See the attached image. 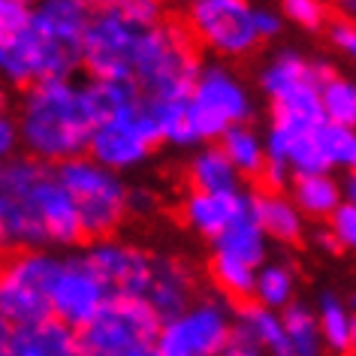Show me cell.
Listing matches in <instances>:
<instances>
[{"instance_id":"1","label":"cell","mask_w":356,"mask_h":356,"mask_svg":"<svg viewBox=\"0 0 356 356\" xmlns=\"http://www.w3.org/2000/svg\"><path fill=\"white\" fill-rule=\"evenodd\" d=\"M82 220L55 169L15 157L0 169V257L13 251H70Z\"/></svg>"},{"instance_id":"2","label":"cell","mask_w":356,"mask_h":356,"mask_svg":"<svg viewBox=\"0 0 356 356\" xmlns=\"http://www.w3.org/2000/svg\"><path fill=\"white\" fill-rule=\"evenodd\" d=\"M13 124L22 157L58 169L82 157L94 130L85 103V88L70 79H40L28 85L13 103Z\"/></svg>"},{"instance_id":"3","label":"cell","mask_w":356,"mask_h":356,"mask_svg":"<svg viewBox=\"0 0 356 356\" xmlns=\"http://www.w3.org/2000/svg\"><path fill=\"white\" fill-rule=\"evenodd\" d=\"M197 51H209L211 60L238 64L263 49L278 46L287 24L278 6L251 0H193L184 6L181 19Z\"/></svg>"},{"instance_id":"4","label":"cell","mask_w":356,"mask_h":356,"mask_svg":"<svg viewBox=\"0 0 356 356\" xmlns=\"http://www.w3.org/2000/svg\"><path fill=\"white\" fill-rule=\"evenodd\" d=\"M166 10L154 0H106L94 3L82 33L79 67L88 70L94 82L130 85L133 51L151 24H157Z\"/></svg>"},{"instance_id":"5","label":"cell","mask_w":356,"mask_h":356,"mask_svg":"<svg viewBox=\"0 0 356 356\" xmlns=\"http://www.w3.org/2000/svg\"><path fill=\"white\" fill-rule=\"evenodd\" d=\"M200 64V51L184 24L172 15H163L157 24L142 31L133 51L130 85L142 103L184 100Z\"/></svg>"},{"instance_id":"6","label":"cell","mask_w":356,"mask_h":356,"mask_svg":"<svg viewBox=\"0 0 356 356\" xmlns=\"http://www.w3.org/2000/svg\"><path fill=\"white\" fill-rule=\"evenodd\" d=\"M257 109L260 103H257L251 79L238 67L220 64V60L200 64L191 91L184 94V112H188L197 145L218 142L227 130L242 127V124H254Z\"/></svg>"},{"instance_id":"7","label":"cell","mask_w":356,"mask_h":356,"mask_svg":"<svg viewBox=\"0 0 356 356\" xmlns=\"http://www.w3.org/2000/svg\"><path fill=\"white\" fill-rule=\"evenodd\" d=\"M82 220L85 238L118 236L130 224V178H121L109 169L97 166L91 157H76L55 169Z\"/></svg>"},{"instance_id":"8","label":"cell","mask_w":356,"mask_h":356,"mask_svg":"<svg viewBox=\"0 0 356 356\" xmlns=\"http://www.w3.org/2000/svg\"><path fill=\"white\" fill-rule=\"evenodd\" d=\"M160 139L154 133V124L148 118L145 103L136 100L94 124L85 157H91L97 166L109 169L115 175L130 178L154 163Z\"/></svg>"},{"instance_id":"9","label":"cell","mask_w":356,"mask_h":356,"mask_svg":"<svg viewBox=\"0 0 356 356\" xmlns=\"http://www.w3.org/2000/svg\"><path fill=\"white\" fill-rule=\"evenodd\" d=\"M233 341V305L215 293H202L178 314L160 320L151 350L154 356H224Z\"/></svg>"},{"instance_id":"10","label":"cell","mask_w":356,"mask_h":356,"mask_svg":"<svg viewBox=\"0 0 356 356\" xmlns=\"http://www.w3.org/2000/svg\"><path fill=\"white\" fill-rule=\"evenodd\" d=\"M269 248L272 245L251 220V211L242 220H236L227 233H220L215 242H209L206 275L215 287V296L229 302V305L236 302V308L251 302L254 275L269 260Z\"/></svg>"},{"instance_id":"11","label":"cell","mask_w":356,"mask_h":356,"mask_svg":"<svg viewBox=\"0 0 356 356\" xmlns=\"http://www.w3.org/2000/svg\"><path fill=\"white\" fill-rule=\"evenodd\" d=\"M91 15L85 0H40L31 3V33L40 79H70L79 70L82 33Z\"/></svg>"},{"instance_id":"12","label":"cell","mask_w":356,"mask_h":356,"mask_svg":"<svg viewBox=\"0 0 356 356\" xmlns=\"http://www.w3.org/2000/svg\"><path fill=\"white\" fill-rule=\"evenodd\" d=\"M60 254L13 251L0 257V320L24 326L49 317V290Z\"/></svg>"},{"instance_id":"13","label":"cell","mask_w":356,"mask_h":356,"mask_svg":"<svg viewBox=\"0 0 356 356\" xmlns=\"http://www.w3.org/2000/svg\"><path fill=\"white\" fill-rule=\"evenodd\" d=\"M160 320L142 299L109 296L91 323L79 332L82 356H130L151 350Z\"/></svg>"},{"instance_id":"14","label":"cell","mask_w":356,"mask_h":356,"mask_svg":"<svg viewBox=\"0 0 356 356\" xmlns=\"http://www.w3.org/2000/svg\"><path fill=\"white\" fill-rule=\"evenodd\" d=\"M332 73V64L296 42H278L260 55L254 73V94L272 106L317 97V88Z\"/></svg>"},{"instance_id":"15","label":"cell","mask_w":356,"mask_h":356,"mask_svg":"<svg viewBox=\"0 0 356 356\" xmlns=\"http://www.w3.org/2000/svg\"><path fill=\"white\" fill-rule=\"evenodd\" d=\"M106 302H109V293L85 263V257L79 251L60 254L49 290V317L82 332L100 314Z\"/></svg>"},{"instance_id":"16","label":"cell","mask_w":356,"mask_h":356,"mask_svg":"<svg viewBox=\"0 0 356 356\" xmlns=\"http://www.w3.org/2000/svg\"><path fill=\"white\" fill-rule=\"evenodd\" d=\"M85 263L100 278L109 296H127L142 299L151 275V260H154V248L136 242L127 236H106L94 238L82 251Z\"/></svg>"},{"instance_id":"17","label":"cell","mask_w":356,"mask_h":356,"mask_svg":"<svg viewBox=\"0 0 356 356\" xmlns=\"http://www.w3.org/2000/svg\"><path fill=\"white\" fill-rule=\"evenodd\" d=\"M33 82H40V64L31 33V3L0 0V85L24 91Z\"/></svg>"},{"instance_id":"18","label":"cell","mask_w":356,"mask_h":356,"mask_svg":"<svg viewBox=\"0 0 356 356\" xmlns=\"http://www.w3.org/2000/svg\"><path fill=\"white\" fill-rule=\"evenodd\" d=\"M202 296L200 272L184 254L175 251H154L151 260V275L142 293V302L154 311L157 320H166L188 308L193 299Z\"/></svg>"},{"instance_id":"19","label":"cell","mask_w":356,"mask_h":356,"mask_svg":"<svg viewBox=\"0 0 356 356\" xmlns=\"http://www.w3.org/2000/svg\"><path fill=\"white\" fill-rule=\"evenodd\" d=\"M251 209V193H197L184 191L178 200V220L191 236L202 242H215L220 233H227L236 220H242Z\"/></svg>"},{"instance_id":"20","label":"cell","mask_w":356,"mask_h":356,"mask_svg":"<svg viewBox=\"0 0 356 356\" xmlns=\"http://www.w3.org/2000/svg\"><path fill=\"white\" fill-rule=\"evenodd\" d=\"M248 211H251V220L266 236L269 245L296 248L308 238V220L299 215V209L293 206L287 191L263 188V191L251 193V209Z\"/></svg>"},{"instance_id":"21","label":"cell","mask_w":356,"mask_h":356,"mask_svg":"<svg viewBox=\"0 0 356 356\" xmlns=\"http://www.w3.org/2000/svg\"><path fill=\"white\" fill-rule=\"evenodd\" d=\"M314 311L320 338L329 356H353L356 350V311L353 299L335 287H323L314 302H308Z\"/></svg>"},{"instance_id":"22","label":"cell","mask_w":356,"mask_h":356,"mask_svg":"<svg viewBox=\"0 0 356 356\" xmlns=\"http://www.w3.org/2000/svg\"><path fill=\"white\" fill-rule=\"evenodd\" d=\"M6 356H82V344L76 329L46 317L6 329Z\"/></svg>"},{"instance_id":"23","label":"cell","mask_w":356,"mask_h":356,"mask_svg":"<svg viewBox=\"0 0 356 356\" xmlns=\"http://www.w3.org/2000/svg\"><path fill=\"white\" fill-rule=\"evenodd\" d=\"M302 290V269L290 254H269L254 275V293L251 302L269 311H284L293 302H299Z\"/></svg>"},{"instance_id":"24","label":"cell","mask_w":356,"mask_h":356,"mask_svg":"<svg viewBox=\"0 0 356 356\" xmlns=\"http://www.w3.org/2000/svg\"><path fill=\"white\" fill-rule=\"evenodd\" d=\"M184 184L188 191L197 193H236L242 191V178L233 172V166L227 163V157L220 154L218 142H206L188 151L184 157Z\"/></svg>"},{"instance_id":"25","label":"cell","mask_w":356,"mask_h":356,"mask_svg":"<svg viewBox=\"0 0 356 356\" xmlns=\"http://www.w3.org/2000/svg\"><path fill=\"white\" fill-rule=\"evenodd\" d=\"M287 197L293 200V206L299 209V215L314 224H323V220L332 215V211L341 206V175L332 172H311V175H296L287 181Z\"/></svg>"},{"instance_id":"26","label":"cell","mask_w":356,"mask_h":356,"mask_svg":"<svg viewBox=\"0 0 356 356\" xmlns=\"http://www.w3.org/2000/svg\"><path fill=\"white\" fill-rule=\"evenodd\" d=\"M220 154L227 157V163L233 166V172L245 181L251 178H263L266 172V145H263V130H257L254 124H242V127L227 130L218 139Z\"/></svg>"},{"instance_id":"27","label":"cell","mask_w":356,"mask_h":356,"mask_svg":"<svg viewBox=\"0 0 356 356\" xmlns=\"http://www.w3.org/2000/svg\"><path fill=\"white\" fill-rule=\"evenodd\" d=\"M317 106L326 124L353 127L356 124V82L347 73L332 70L317 88Z\"/></svg>"},{"instance_id":"28","label":"cell","mask_w":356,"mask_h":356,"mask_svg":"<svg viewBox=\"0 0 356 356\" xmlns=\"http://www.w3.org/2000/svg\"><path fill=\"white\" fill-rule=\"evenodd\" d=\"M311 245L323 254L353 251V245H356V209H353V202H341V206L323 220V227L314 229Z\"/></svg>"},{"instance_id":"29","label":"cell","mask_w":356,"mask_h":356,"mask_svg":"<svg viewBox=\"0 0 356 356\" xmlns=\"http://www.w3.org/2000/svg\"><path fill=\"white\" fill-rule=\"evenodd\" d=\"M278 13L287 28H296L299 33H308V37H320L335 10H329L323 0H284Z\"/></svg>"},{"instance_id":"30","label":"cell","mask_w":356,"mask_h":356,"mask_svg":"<svg viewBox=\"0 0 356 356\" xmlns=\"http://www.w3.org/2000/svg\"><path fill=\"white\" fill-rule=\"evenodd\" d=\"M323 42L338 60H353L356 58V22L350 13H332V19L323 28Z\"/></svg>"},{"instance_id":"31","label":"cell","mask_w":356,"mask_h":356,"mask_svg":"<svg viewBox=\"0 0 356 356\" xmlns=\"http://www.w3.org/2000/svg\"><path fill=\"white\" fill-rule=\"evenodd\" d=\"M160 209V193L148 184H130V220H148Z\"/></svg>"},{"instance_id":"32","label":"cell","mask_w":356,"mask_h":356,"mask_svg":"<svg viewBox=\"0 0 356 356\" xmlns=\"http://www.w3.org/2000/svg\"><path fill=\"white\" fill-rule=\"evenodd\" d=\"M15 157H22L19 136H15V124H13V118H3L0 121V169H3L6 163H13Z\"/></svg>"},{"instance_id":"33","label":"cell","mask_w":356,"mask_h":356,"mask_svg":"<svg viewBox=\"0 0 356 356\" xmlns=\"http://www.w3.org/2000/svg\"><path fill=\"white\" fill-rule=\"evenodd\" d=\"M224 356H263L257 347H251L248 341H238V338L233 335V341H229V347L224 350Z\"/></svg>"},{"instance_id":"34","label":"cell","mask_w":356,"mask_h":356,"mask_svg":"<svg viewBox=\"0 0 356 356\" xmlns=\"http://www.w3.org/2000/svg\"><path fill=\"white\" fill-rule=\"evenodd\" d=\"M13 103H15V100H13V91H10L6 85H0V121L13 115Z\"/></svg>"},{"instance_id":"35","label":"cell","mask_w":356,"mask_h":356,"mask_svg":"<svg viewBox=\"0 0 356 356\" xmlns=\"http://www.w3.org/2000/svg\"><path fill=\"white\" fill-rule=\"evenodd\" d=\"M6 323H0V356H6Z\"/></svg>"},{"instance_id":"36","label":"cell","mask_w":356,"mask_h":356,"mask_svg":"<svg viewBox=\"0 0 356 356\" xmlns=\"http://www.w3.org/2000/svg\"><path fill=\"white\" fill-rule=\"evenodd\" d=\"M130 356H154V350H139V353H130Z\"/></svg>"},{"instance_id":"37","label":"cell","mask_w":356,"mask_h":356,"mask_svg":"<svg viewBox=\"0 0 356 356\" xmlns=\"http://www.w3.org/2000/svg\"><path fill=\"white\" fill-rule=\"evenodd\" d=\"M0 323H3V320H0Z\"/></svg>"}]
</instances>
